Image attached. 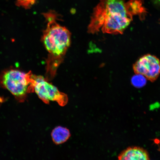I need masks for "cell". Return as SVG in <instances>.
I'll list each match as a JSON object with an SVG mask.
<instances>
[{
	"label": "cell",
	"instance_id": "obj_1",
	"mask_svg": "<svg viewBox=\"0 0 160 160\" xmlns=\"http://www.w3.org/2000/svg\"><path fill=\"white\" fill-rule=\"evenodd\" d=\"M128 3L123 0H100L94 9L88 31L95 33L122 34L132 21Z\"/></svg>",
	"mask_w": 160,
	"mask_h": 160
},
{
	"label": "cell",
	"instance_id": "obj_2",
	"mask_svg": "<svg viewBox=\"0 0 160 160\" xmlns=\"http://www.w3.org/2000/svg\"><path fill=\"white\" fill-rule=\"evenodd\" d=\"M43 16L47 24L43 32L42 41L48 53L45 78L49 81L55 77L63 61L71 44V34L67 28L57 23L58 15L56 12L50 11Z\"/></svg>",
	"mask_w": 160,
	"mask_h": 160
},
{
	"label": "cell",
	"instance_id": "obj_3",
	"mask_svg": "<svg viewBox=\"0 0 160 160\" xmlns=\"http://www.w3.org/2000/svg\"><path fill=\"white\" fill-rule=\"evenodd\" d=\"M34 75L31 71L25 73L14 68L6 69L0 74V86L22 102L28 94L33 92Z\"/></svg>",
	"mask_w": 160,
	"mask_h": 160
},
{
	"label": "cell",
	"instance_id": "obj_4",
	"mask_svg": "<svg viewBox=\"0 0 160 160\" xmlns=\"http://www.w3.org/2000/svg\"><path fill=\"white\" fill-rule=\"evenodd\" d=\"M33 92L46 104H49L51 101L56 102L64 107L68 102L67 95L60 92L43 76L34 75Z\"/></svg>",
	"mask_w": 160,
	"mask_h": 160
},
{
	"label": "cell",
	"instance_id": "obj_5",
	"mask_svg": "<svg viewBox=\"0 0 160 160\" xmlns=\"http://www.w3.org/2000/svg\"><path fill=\"white\" fill-rule=\"evenodd\" d=\"M136 74L141 75L153 82L160 75V61L156 56L148 54L142 56L133 65Z\"/></svg>",
	"mask_w": 160,
	"mask_h": 160
},
{
	"label": "cell",
	"instance_id": "obj_6",
	"mask_svg": "<svg viewBox=\"0 0 160 160\" xmlns=\"http://www.w3.org/2000/svg\"><path fill=\"white\" fill-rule=\"evenodd\" d=\"M118 160H149V158L148 153L143 148L131 147L122 151Z\"/></svg>",
	"mask_w": 160,
	"mask_h": 160
},
{
	"label": "cell",
	"instance_id": "obj_7",
	"mask_svg": "<svg viewBox=\"0 0 160 160\" xmlns=\"http://www.w3.org/2000/svg\"><path fill=\"white\" fill-rule=\"evenodd\" d=\"M51 135L54 143L59 145L67 142L71 137V133L67 128L58 126L52 130Z\"/></svg>",
	"mask_w": 160,
	"mask_h": 160
},
{
	"label": "cell",
	"instance_id": "obj_8",
	"mask_svg": "<svg viewBox=\"0 0 160 160\" xmlns=\"http://www.w3.org/2000/svg\"><path fill=\"white\" fill-rule=\"evenodd\" d=\"M132 78L131 82L133 86L137 88H141L145 85L146 79L144 76L138 74Z\"/></svg>",
	"mask_w": 160,
	"mask_h": 160
},
{
	"label": "cell",
	"instance_id": "obj_9",
	"mask_svg": "<svg viewBox=\"0 0 160 160\" xmlns=\"http://www.w3.org/2000/svg\"><path fill=\"white\" fill-rule=\"evenodd\" d=\"M37 0H16V4L18 7L25 9H29L32 7Z\"/></svg>",
	"mask_w": 160,
	"mask_h": 160
},
{
	"label": "cell",
	"instance_id": "obj_10",
	"mask_svg": "<svg viewBox=\"0 0 160 160\" xmlns=\"http://www.w3.org/2000/svg\"><path fill=\"white\" fill-rule=\"evenodd\" d=\"M156 1H157L158 2L160 3V0H156Z\"/></svg>",
	"mask_w": 160,
	"mask_h": 160
},
{
	"label": "cell",
	"instance_id": "obj_11",
	"mask_svg": "<svg viewBox=\"0 0 160 160\" xmlns=\"http://www.w3.org/2000/svg\"><path fill=\"white\" fill-rule=\"evenodd\" d=\"M159 151H160V147H159Z\"/></svg>",
	"mask_w": 160,
	"mask_h": 160
}]
</instances>
